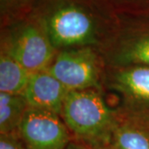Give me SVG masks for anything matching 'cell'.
Here are the masks:
<instances>
[{
	"label": "cell",
	"instance_id": "obj_1",
	"mask_svg": "<svg viewBox=\"0 0 149 149\" xmlns=\"http://www.w3.org/2000/svg\"><path fill=\"white\" fill-rule=\"evenodd\" d=\"M33 14L56 51L101 47L117 27L118 17L95 0H42Z\"/></svg>",
	"mask_w": 149,
	"mask_h": 149
},
{
	"label": "cell",
	"instance_id": "obj_2",
	"mask_svg": "<svg viewBox=\"0 0 149 149\" xmlns=\"http://www.w3.org/2000/svg\"><path fill=\"white\" fill-rule=\"evenodd\" d=\"M61 117L70 134L91 149L109 146L118 117L102 91H70Z\"/></svg>",
	"mask_w": 149,
	"mask_h": 149
},
{
	"label": "cell",
	"instance_id": "obj_3",
	"mask_svg": "<svg viewBox=\"0 0 149 149\" xmlns=\"http://www.w3.org/2000/svg\"><path fill=\"white\" fill-rule=\"evenodd\" d=\"M102 92L111 95L118 117L149 124V66H104Z\"/></svg>",
	"mask_w": 149,
	"mask_h": 149
},
{
	"label": "cell",
	"instance_id": "obj_4",
	"mask_svg": "<svg viewBox=\"0 0 149 149\" xmlns=\"http://www.w3.org/2000/svg\"><path fill=\"white\" fill-rule=\"evenodd\" d=\"M1 52L14 59L31 74L47 69L57 51L35 14L1 27Z\"/></svg>",
	"mask_w": 149,
	"mask_h": 149
},
{
	"label": "cell",
	"instance_id": "obj_5",
	"mask_svg": "<svg viewBox=\"0 0 149 149\" xmlns=\"http://www.w3.org/2000/svg\"><path fill=\"white\" fill-rule=\"evenodd\" d=\"M98 51L104 66H149V16L118 17L114 32Z\"/></svg>",
	"mask_w": 149,
	"mask_h": 149
},
{
	"label": "cell",
	"instance_id": "obj_6",
	"mask_svg": "<svg viewBox=\"0 0 149 149\" xmlns=\"http://www.w3.org/2000/svg\"><path fill=\"white\" fill-rule=\"evenodd\" d=\"M104 69L98 49L91 47L57 51L47 68L69 91H102Z\"/></svg>",
	"mask_w": 149,
	"mask_h": 149
},
{
	"label": "cell",
	"instance_id": "obj_7",
	"mask_svg": "<svg viewBox=\"0 0 149 149\" xmlns=\"http://www.w3.org/2000/svg\"><path fill=\"white\" fill-rule=\"evenodd\" d=\"M27 149H65L71 134L61 115L28 108L17 129Z\"/></svg>",
	"mask_w": 149,
	"mask_h": 149
},
{
	"label": "cell",
	"instance_id": "obj_8",
	"mask_svg": "<svg viewBox=\"0 0 149 149\" xmlns=\"http://www.w3.org/2000/svg\"><path fill=\"white\" fill-rule=\"evenodd\" d=\"M69 91L47 69L32 73L23 92L29 108L61 115Z\"/></svg>",
	"mask_w": 149,
	"mask_h": 149
},
{
	"label": "cell",
	"instance_id": "obj_9",
	"mask_svg": "<svg viewBox=\"0 0 149 149\" xmlns=\"http://www.w3.org/2000/svg\"><path fill=\"white\" fill-rule=\"evenodd\" d=\"M109 147L112 149H149V124L118 117Z\"/></svg>",
	"mask_w": 149,
	"mask_h": 149
},
{
	"label": "cell",
	"instance_id": "obj_10",
	"mask_svg": "<svg viewBox=\"0 0 149 149\" xmlns=\"http://www.w3.org/2000/svg\"><path fill=\"white\" fill-rule=\"evenodd\" d=\"M31 73L14 59L0 53V92L23 94Z\"/></svg>",
	"mask_w": 149,
	"mask_h": 149
},
{
	"label": "cell",
	"instance_id": "obj_11",
	"mask_svg": "<svg viewBox=\"0 0 149 149\" xmlns=\"http://www.w3.org/2000/svg\"><path fill=\"white\" fill-rule=\"evenodd\" d=\"M28 108L22 94L0 92V133H17Z\"/></svg>",
	"mask_w": 149,
	"mask_h": 149
},
{
	"label": "cell",
	"instance_id": "obj_12",
	"mask_svg": "<svg viewBox=\"0 0 149 149\" xmlns=\"http://www.w3.org/2000/svg\"><path fill=\"white\" fill-rule=\"evenodd\" d=\"M42 0H0L1 27L29 16Z\"/></svg>",
	"mask_w": 149,
	"mask_h": 149
},
{
	"label": "cell",
	"instance_id": "obj_13",
	"mask_svg": "<svg viewBox=\"0 0 149 149\" xmlns=\"http://www.w3.org/2000/svg\"><path fill=\"white\" fill-rule=\"evenodd\" d=\"M116 17L149 16V0H95Z\"/></svg>",
	"mask_w": 149,
	"mask_h": 149
},
{
	"label": "cell",
	"instance_id": "obj_14",
	"mask_svg": "<svg viewBox=\"0 0 149 149\" xmlns=\"http://www.w3.org/2000/svg\"><path fill=\"white\" fill-rule=\"evenodd\" d=\"M0 149H27L17 133H0Z\"/></svg>",
	"mask_w": 149,
	"mask_h": 149
},
{
	"label": "cell",
	"instance_id": "obj_15",
	"mask_svg": "<svg viewBox=\"0 0 149 149\" xmlns=\"http://www.w3.org/2000/svg\"><path fill=\"white\" fill-rule=\"evenodd\" d=\"M65 149H91L84 143L79 141H70Z\"/></svg>",
	"mask_w": 149,
	"mask_h": 149
},
{
	"label": "cell",
	"instance_id": "obj_16",
	"mask_svg": "<svg viewBox=\"0 0 149 149\" xmlns=\"http://www.w3.org/2000/svg\"><path fill=\"white\" fill-rule=\"evenodd\" d=\"M99 149H112V148H110L109 146H107V147H104V148H99Z\"/></svg>",
	"mask_w": 149,
	"mask_h": 149
}]
</instances>
